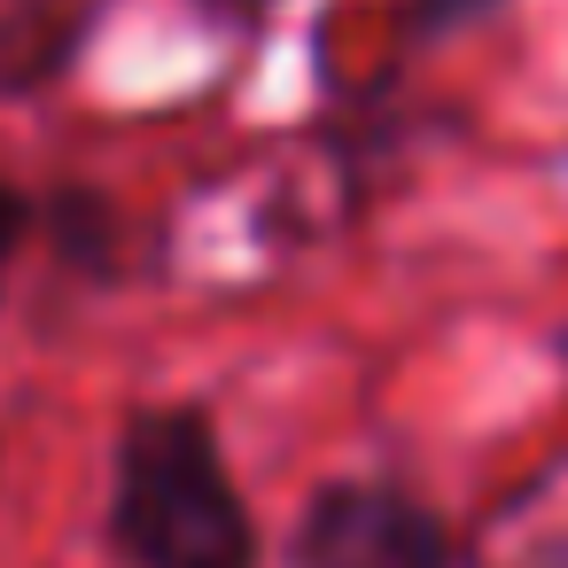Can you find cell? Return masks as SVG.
I'll return each instance as SVG.
<instances>
[{"label":"cell","mask_w":568,"mask_h":568,"mask_svg":"<svg viewBox=\"0 0 568 568\" xmlns=\"http://www.w3.org/2000/svg\"><path fill=\"white\" fill-rule=\"evenodd\" d=\"M529 568H568V545H552V552H537Z\"/></svg>","instance_id":"cell-8"},{"label":"cell","mask_w":568,"mask_h":568,"mask_svg":"<svg viewBox=\"0 0 568 568\" xmlns=\"http://www.w3.org/2000/svg\"><path fill=\"white\" fill-rule=\"evenodd\" d=\"M288 560L296 568H452L459 545H452L444 514L428 498H413L405 483L343 475L304 498Z\"/></svg>","instance_id":"cell-2"},{"label":"cell","mask_w":568,"mask_h":568,"mask_svg":"<svg viewBox=\"0 0 568 568\" xmlns=\"http://www.w3.org/2000/svg\"><path fill=\"white\" fill-rule=\"evenodd\" d=\"M87 0H0V94H40L87 48Z\"/></svg>","instance_id":"cell-3"},{"label":"cell","mask_w":568,"mask_h":568,"mask_svg":"<svg viewBox=\"0 0 568 568\" xmlns=\"http://www.w3.org/2000/svg\"><path fill=\"white\" fill-rule=\"evenodd\" d=\"M110 552L125 568H257V514L203 405H141L118 436Z\"/></svg>","instance_id":"cell-1"},{"label":"cell","mask_w":568,"mask_h":568,"mask_svg":"<svg viewBox=\"0 0 568 568\" xmlns=\"http://www.w3.org/2000/svg\"><path fill=\"white\" fill-rule=\"evenodd\" d=\"M48 242H55V257L71 265V273H110L118 265V203L110 195H94V187H55L48 195Z\"/></svg>","instance_id":"cell-4"},{"label":"cell","mask_w":568,"mask_h":568,"mask_svg":"<svg viewBox=\"0 0 568 568\" xmlns=\"http://www.w3.org/2000/svg\"><path fill=\"white\" fill-rule=\"evenodd\" d=\"M203 17H234V24H250V17H265V9H281V0H195Z\"/></svg>","instance_id":"cell-7"},{"label":"cell","mask_w":568,"mask_h":568,"mask_svg":"<svg viewBox=\"0 0 568 568\" xmlns=\"http://www.w3.org/2000/svg\"><path fill=\"white\" fill-rule=\"evenodd\" d=\"M506 0H413L405 9V24L420 32V40H444V32H467V24H483V17H498Z\"/></svg>","instance_id":"cell-5"},{"label":"cell","mask_w":568,"mask_h":568,"mask_svg":"<svg viewBox=\"0 0 568 568\" xmlns=\"http://www.w3.org/2000/svg\"><path fill=\"white\" fill-rule=\"evenodd\" d=\"M32 219H40V211H32L17 187H0V288H9V265H17V250H24Z\"/></svg>","instance_id":"cell-6"}]
</instances>
